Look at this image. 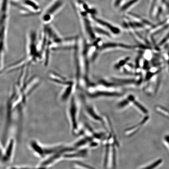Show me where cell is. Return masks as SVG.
<instances>
[{
	"mask_svg": "<svg viewBox=\"0 0 169 169\" xmlns=\"http://www.w3.org/2000/svg\"><path fill=\"white\" fill-rule=\"evenodd\" d=\"M48 78L49 80L52 82L63 87L75 82V81L69 80L61 74L54 71L50 72L48 74Z\"/></svg>",
	"mask_w": 169,
	"mask_h": 169,
	"instance_id": "52a82bcc",
	"label": "cell"
},
{
	"mask_svg": "<svg viewBox=\"0 0 169 169\" xmlns=\"http://www.w3.org/2000/svg\"><path fill=\"white\" fill-rule=\"evenodd\" d=\"M138 1V0H131L130 1H128L122 7V10H126L128 8H130L132 6L135 5L136 3Z\"/></svg>",
	"mask_w": 169,
	"mask_h": 169,
	"instance_id": "8fae6325",
	"label": "cell"
},
{
	"mask_svg": "<svg viewBox=\"0 0 169 169\" xmlns=\"http://www.w3.org/2000/svg\"><path fill=\"white\" fill-rule=\"evenodd\" d=\"M1 46L6 47L7 32L8 23V2L1 3Z\"/></svg>",
	"mask_w": 169,
	"mask_h": 169,
	"instance_id": "7a4b0ae2",
	"label": "cell"
},
{
	"mask_svg": "<svg viewBox=\"0 0 169 169\" xmlns=\"http://www.w3.org/2000/svg\"><path fill=\"white\" fill-rule=\"evenodd\" d=\"M88 151L86 148L75 149L63 155V160H73L75 161L85 158L88 155Z\"/></svg>",
	"mask_w": 169,
	"mask_h": 169,
	"instance_id": "8992f818",
	"label": "cell"
},
{
	"mask_svg": "<svg viewBox=\"0 0 169 169\" xmlns=\"http://www.w3.org/2000/svg\"><path fill=\"white\" fill-rule=\"evenodd\" d=\"M74 168H92V167L89 166L84 164L81 162L75 160L74 161Z\"/></svg>",
	"mask_w": 169,
	"mask_h": 169,
	"instance_id": "30bf717a",
	"label": "cell"
},
{
	"mask_svg": "<svg viewBox=\"0 0 169 169\" xmlns=\"http://www.w3.org/2000/svg\"><path fill=\"white\" fill-rule=\"evenodd\" d=\"M78 103L75 94L69 100L67 113L72 133L78 136L81 133L78 123Z\"/></svg>",
	"mask_w": 169,
	"mask_h": 169,
	"instance_id": "6da1fadb",
	"label": "cell"
},
{
	"mask_svg": "<svg viewBox=\"0 0 169 169\" xmlns=\"http://www.w3.org/2000/svg\"><path fill=\"white\" fill-rule=\"evenodd\" d=\"M76 89L75 81L72 84L64 87L60 95V100L63 102L69 101L74 94V91Z\"/></svg>",
	"mask_w": 169,
	"mask_h": 169,
	"instance_id": "ba28073f",
	"label": "cell"
},
{
	"mask_svg": "<svg viewBox=\"0 0 169 169\" xmlns=\"http://www.w3.org/2000/svg\"><path fill=\"white\" fill-rule=\"evenodd\" d=\"M15 148V141L12 137L7 142L6 147L1 149V162L4 164H10L13 160Z\"/></svg>",
	"mask_w": 169,
	"mask_h": 169,
	"instance_id": "5b68a950",
	"label": "cell"
},
{
	"mask_svg": "<svg viewBox=\"0 0 169 169\" xmlns=\"http://www.w3.org/2000/svg\"><path fill=\"white\" fill-rule=\"evenodd\" d=\"M63 6V2L61 0H56L42 14V21L44 25L49 24L54 17Z\"/></svg>",
	"mask_w": 169,
	"mask_h": 169,
	"instance_id": "3957f363",
	"label": "cell"
},
{
	"mask_svg": "<svg viewBox=\"0 0 169 169\" xmlns=\"http://www.w3.org/2000/svg\"><path fill=\"white\" fill-rule=\"evenodd\" d=\"M164 140L167 143V146L169 148V135H167L164 137Z\"/></svg>",
	"mask_w": 169,
	"mask_h": 169,
	"instance_id": "4fadbf2b",
	"label": "cell"
},
{
	"mask_svg": "<svg viewBox=\"0 0 169 169\" xmlns=\"http://www.w3.org/2000/svg\"><path fill=\"white\" fill-rule=\"evenodd\" d=\"M162 162L161 160H157V161L155 162L154 163L151 165H150L148 167H146L145 168L147 169H153L155 168V167H157L158 166L160 165L161 164Z\"/></svg>",
	"mask_w": 169,
	"mask_h": 169,
	"instance_id": "7c38bea8",
	"label": "cell"
},
{
	"mask_svg": "<svg viewBox=\"0 0 169 169\" xmlns=\"http://www.w3.org/2000/svg\"><path fill=\"white\" fill-rule=\"evenodd\" d=\"M65 145L59 151L43 159L36 166L38 168H47L63 160V155L65 153Z\"/></svg>",
	"mask_w": 169,
	"mask_h": 169,
	"instance_id": "277c9868",
	"label": "cell"
},
{
	"mask_svg": "<svg viewBox=\"0 0 169 169\" xmlns=\"http://www.w3.org/2000/svg\"><path fill=\"white\" fill-rule=\"evenodd\" d=\"M156 110L160 115H163L169 119V110L168 109L160 106H157L156 107Z\"/></svg>",
	"mask_w": 169,
	"mask_h": 169,
	"instance_id": "9c48e42d",
	"label": "cell"
},
{
	"mask_svg": "<svg viewBox=\"0 0 169 169\" xmlns=\"http://www.w3.org/2000/svg\"><path fill=\"white\" fill-rule=\"evenodd\" d=\"M55 1H56V0H55Z\"/></svg>",
	"mask_w": 169,
	"mask_h": 169,
	"instance_id": "5bb4252c",
	"label": "cell"
}]
</instances>
